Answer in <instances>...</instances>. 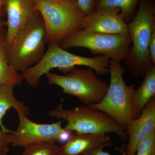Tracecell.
<instances>
[{"label": "cell", "mask_w": 155, "mask_h": 155, "mask_svg": "<svg viewBox=\"0 0 155 155\" xmlns=\"http://www.w3.org/2000/svg\"><path fill=\"white\" fill-rule=\"evenodd\" d=\"M155 7L150 0H140L136 14L127 24L131 39L130 51L125 59L130 73L144 76L153 65L149 46L155 31Z\"/></svg>", "instance_id": "6da1fadb"}, {"label": "cell", "mask_w": 155, "mask_h": 155, "mask_svg": "<svg viewBox=\"0 0 155 155\" xmlns=\"http://www.w3.org/2000/svg\"><path fill=\"white\" fill-rule=\"evenodd\" d=\"M110 58L104 56L87 58L77 55L67 51L57 44L50 43L40 61L23 72L22 77L30 86L35 87L42 76L55 68L66 74L76 66H86L97 74L105 75L110 73Z\"/></svg>", "instance_id": "7a4b0ae2"}, {"label": "cell", "mask_w": 155, "mask_h": 155, "mask_svg": "<svg viewBox=\"0 0 155 155\" xmlns=\"http://www.w3.org/2000/svg\"><path fill=\"white\" fill-rule=\"evenodd\" d=\"M47 44L45 27L39 14L18 31L6 49L9 64L17 72L23 73L40 61Z\"/></svg>", "instance_id": "3957f363"}, {"label": "cell", "mask_w": 155, "mask_h": 155, "mask_svg": "<svg viewBox=\"0 0 155 155\" xmlns=\"http://www.w3.org/2000/svg\"><path fill=\"white\" fill-rule=\"evenodd\" d=\"M44 23L47 42L58 45L64 38L82 29L85 15L77 1L34 0Z\"/></svg>", "instance_id": "277c9868"}, {"label": "cell", "mask_w": 155, "mask_h": 155, "mask_svg": "<svg viewBox=\"0 0 155 155\" xmlns=\"http://www.w3.org/2000/svg\"><path fill=\"white\" fill-rule=\"evenodd\" d=\"M49 116L67 122V130L81 133H114L122 141L128 139L126 127L121 126L101 111L88 105L65 109L60 104L48 112Z\"/></svg>", "instance_id": "5b68a950"}, {"label": "cell", "mask_w": 155, "mask_h": 155, "mask_svg": "<svg viewBox=\"0 0 155 155\" xmlns=\"http://www.w3.org/2000/svg\"><path fill=\"white\" fill-rule=\"evenodd\" d=\"M120 61L110 59V82L101 101L89 105L101 111L119 125L126 127L134 119L133 96L135 85H127L123 78L125 70Z\"/></svg>", "instance_id": "8992f818"}, {"label": "cell", "mask_w": 155, "mask_h": 155, "mask_svg": "<svg viewBox=\"0 0 155 155\" xmlns=\"http://www.w3.org/2000/svg\"><path fill=\"white\" fill-rule=\"evenodd\" d=\"M131 44L130 34L117 35L91 32L83 29L71 34L59 45L64 49L72 48H86L93 54L119 61L125 60Z\"/></svg>", "instance_id": "52a82bcc"}, {"label": "cell", "mask_w": 155, "mask_h": 155, "mask_svg": "<svg viewBox=\"0 0 155 155\" xmlns=\"http://www.w3.org/2000/svg\"><path fill=\"white\" fill-rule=\"evenodd\" d=\"M94 71L90 68H75L65 75L50 72L45 75L49 84L60 87L62 92L74 96L89 105L101 101L109 87L106 82L97 78Z\"/></svg>", "instance_id": "ba28073f"}, {"label": "cell", "mask_w": 155, "mask_h": 155, "mask_svg": "<svg viewBox=\"0 0 155 155\" xmlns=\"http://www.w3.org/2000/svg\"><path fill=\"white\" fill-rule=\"evenodd\" d=\"M17 112L19 125L16 130L8 134L12 147L24 148L34 143H56L59 141L60 136L65 130L62 127V120L51 124H39L28 119L23 111Z\"/></svg>", "instance_id": "9c48e42d"}, {"label": "cell", "mask_w": 155, "mask_h": 155, "mask_svg": "<svg viewBox=\"0 0 155 155\" xmlns=\"http://www.w3.org/2000/svg\"><path fill=\"white\" fill-rule=\"evenodd\" d=\"M118 8H106L95 10L85 15L81 23L82 29L108 34H129L127 24L119 13Z\"/></svg>", "instance_id": "30bf717a"}, {"label": "cell", "mask_w": 155, "mask_h": 155, "mask_svg": "<svg viewBox=\"0 0 155 155\" xmlns=\"http://www.w3.org/2000/svg\"><path fill=\"white\" fill-rule=\"evenodd\" d=\"M6 49L20 29L39 14L34 0H6Z\"/></svg>", "instance_id": "8fae6325"}, {"label": "cell", "mask_w": 155, "mask_h": 155, "mask_svg": "<svg viewBox=\"0 0 155 155\" xmlns=\"http://www.w3.org/2000/svg\"><path fill=\"white\" fill-rule=\"evenodd\" d=\"M155 129V97L146 106L137 118L126 127L128 141L125 146L127 155H135L140 142Z\"/></svg>", "instance_id": "7c38bea8"}, {"label": "cell", "mask_w": 155, "mask_h": 155, "mask_svg": "<svg viewBox=\"0 0 155 155\" xmlns=\"http://www.w3.org/2000/svg\"><path fill=\"white\" fill-rule=\"evenodd\" d=\"M110 137L107 134L72 133L69 140L59 148V153L63 155H80L112 145Z\"/></svg>", "instance_id": "4fadbf2b"}, {"label": "cell", "mask_w": 155, "mask_h": 155, "mask_svg": "<svg viewBox=\"0 0 155 155\" xmlns=\"http://www.w3.org/2000/svg\"><path fill=\"white\" fill-rule=\"evenodd\" d=\"M144 80L133 96L134 119L140 116L146 106L155 97V65H153L144 75Z\"/></svg>", "instance_id": "5bb4252c"}, {"label": "cell", "mask_w": 155, "mask_h": 155, "mask_svg": "<svg viewBox=\"0 0 155 155\" xmlns=\"http://www.w3.org/2000/svg\"><path fill=\"white\" fill-rule=\"evenodd\" d=\"M16 85L6 84L0 86V128L6 133H10L12 130L5 126L2 122L4 116L11 108L16 111L22 110L26 115L29 114V108L23 102L18 101L14 94V89Z\"/></svg>", "instance_id": "9a60e30c"}, {"label": "cell", "mask_w": 155, "mask_h": 155, "mask_svg": "<svg viewBox=\"0 0 155 155\" xmlns=\"http://www.w3.org/2000/svg\"><path fill=\"white\" fill-rule=\"evenodd\" d=\"M6 31H0V86L6 84L19 85L23 81L22 74L14 70L8 62L6 55Z\"/></svg>", "instance_id": "2e32d148"}, {"label": "cell", "mask_w": 155, "mask_h": 155, "mask_svg": "<svg viewBox=\"0 0 155 155\" xmlns=\"http://www.w3.org/2000/svg\"><path fill=\"white\" fill-rule=\"evenodd\" d=\"M140 0H94L95 10L102 8H118L124 22L128 24L135 16L136 8Z\"/></svg>", "instance_id": "e0dca14e"}, {"label": "cell", "mask_w": 155, "mask_h": 155, "mask_svg": "<svg viewBox=\"0 0 155 155\" xmlns=\"http://www.w3.org/2000/svg\"><path fill=\"white\" fill-rule=\"evenodd\" d=\"M59 148L54 142L34 143L24 147L21 155H58Z\"/></svg>", "instance_id": "ac0fdd59"}, {"label": "cell", "mask_w": 155, "mask_h": 155, "mask_svg": "<svg viewBox=\"0 0 155 155\" xmlns=\"http://www.w3.org/2000/svg\"><path fill=\"white\" fill-rule=\"evenodd\" d=\"M135 155H155V129L139 143Z\"/></svg>", "instance_id": "d6986e66"}, {"label": "cell", "mask_w": 155, "mask_h": 155, "mask_svg": "<svg viewBox=\"0 0 155 155\" xmlns=\"http://www.w3.org/2000/svg\"><path fill=\"white\" fill-rule=\"evenodd\" d=\"M10 145L8 134L0 128V155H8Z\"/></svg>", "instance_id": "ffe728a7"}, {"label": "cell", "mask_w": 155, "mask_h": 155, "mask_svg": "<svg viewBox=\"0 0 155 155\" xmlns=\"http://www.w3.org/2000/svg\"><path fill=\"white\" fill-rule=\"evenodd\" d=\"M77 2L85 15L91 14L94 10V0H77Z\"/></svg>", "instance_id": "44dd1931"}, {"label": "cell", "mask_w": 155, "mask_h": 155, "mask_svg": "<svg viewBox=\"0 0 155 155\" xmlns=\"http://www.w3.org/2000/svg\"><path fill=\"white\" fill-rule=\"evenodd\" d=\"M125 146L121 147L120 148H118L117 149L122 154V155H127L125 152ZM83 155H111L110 153L104 151L103 148H99L97 149L90 151L83 154Z\"/></svg>", "instance_id": "7402d4cb"}, {"label": "cell", "mask_w": 155, "mask_h": 155, "mask_svg": "<svg viewBox=\"0 0 155 155\" xmlns=\"http://www.w3.org/2000/svg\"><path fill=\"white\" fill-rule=\"evenodd\" d=\"M149 51L152 63L155 65V31L153 34L150 41Z\"/></svg>", "instance_id": "603a6c76"}, {"label": "cell", "mask_w": 155, "mask_h": 155, "mask_svg": "<svg viewBox=\"0 0 155 155\" xmlns=\"http://www.w3.org/2000/svg\"><path fill=\"white\" fill-rule=\"evenodd\" d=\"M2 17V16H0V31L4 29V28L6 26V25H7L6 21L3 19Z\"/></svg>", "instance_id": "cb8c5ba5"}, {"label": "cell", "mask_w": 155, "mask_h": 155, "mask_svg": "<svg viewBox=\"0 0 155 155\" xmlns=\"http://www.w3.org/2000/svg\"><path fill=\"white\" fill-rule=\"evenodd\" d=\"M66 1H77V0H66Z\"/></svg>", "instance_id": "d4e9b609"}, {"label": "cell", "mask_w": 155, "mask_h": 155, "mask_svg": "<svg viewBox=\"0 0 155 155\" xmlns=\"http://www.w3.org/2000/svg\"><path fill=\"white\" fill-rule=\"evenodd\" d=\"M58 155H61V154H59V153H58ZM83 155L82 154V155Z\"/></svg>", "instance_id": "484cf974"}]
</instances>
